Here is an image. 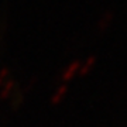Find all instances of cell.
<instances>
[{"instance_id":"cell-1","label":"cell","mask_w":127,"mask_h":127,"mask_svg":"<svg viewBox=\"0 0 127 127\" xmlns=\"http://www.w3.org/2000/svg\"><path fill=\"white\" fill-rule=\"evenodd\" d=\"M79 66H81V62H79V61H73V62H71L68 65V68L64 71L62 78H64V79H71V78L73 76V73L79 69Z\"/></svg>"},{"instance_id":"cell-2","label":"cell","mask_w":127,"mask_h":127,"mask_svg":"<svg viewBox=\"0 0 127 127\" xmlns=\"http://www.w3.org/2000/svg\"><path fill=\"white\" fill-rule=\"evenodd\" d=\"M95 61H96V57H95V55H91V57H88L86 61H85L83 64H81V66H79V69H78V71H79V73H81V75H85V73H86L88 71H89V69L93 66Z\"/></svg>"},{"instance_id":"cell-4","label":"cell","mask_w":127,"mask_h":127,"mask_svg":"<svg viewBox=\"0 0 127 127\" xmlns=\"http://www.w3.org/2000/svg\"><path fill=\"white\" fill-rule=\"evenodd\" d=\"M13 86H16V82H14V79H9V81L3 85V88H1L0 96H1V97H6V96L10 93V91L13 89Z\"/></svg>"},{"instance_id":"cell-7","label":"cell","mask_w":127,"mask_h":127,"mask_svg":"<svg viewBox=\"0 0 127 127\" xmlns=\"http://www.w3.org/2000/svg\"><path fill=\"white\" fill-rule=\"evenodd\" d=\"M9 73H10V69L7 68V66H3V68H1V71H0V83L3 82V79H4Z\"/></svg>"},{"instance_id":"cell-6","label":"cell","mask_w":127,"mask_h":127,"mask_svg":"<svg viewBox=\"0 0 127 127\" xmlns=\"http://www.w3.org/2000/svg\"><path fill=\"white\" fill-rule=\"evenodd\" d=\"M21 100H23V92H21V91H17L16 96H14L13 100H11V104H13V107H17L18 104L21 103Z\"/></svg>"},{"instance_id":"cell-3","label":"cell","mask_w":127,"mask_h":127,"mask_svg":"<svg viewBox=\"0 0 127 127\" xmlns=\"http://www.w3.org/2000/svg\"><path fill=\"white\" fill-rule=\"evenodd\" d=\"M112 18H113V11H112V10H107V11L104 13V16L100 18V21H99V28L100 30H104V28L107 27V24L110 23Z\"/></svg>"},{"instance_id":"cell-5","label":"cell","mask_w":127,"mask_h":127,"mask_svg":"<svg viewBox=\"0 0 127 127\" xmlns=\"http://www.w3.org/2000/svg\"><path fill=\"white\" fill-rule=\"evenodd\" d=\"M65 92H66V85H61V86L58 88V91L55 92L54 95H52V97H51V102L52 103H57L61 97H62L64 95H65Z\"/></svg>"}]
</instances>
